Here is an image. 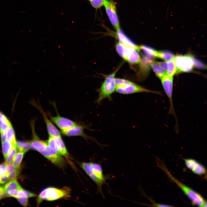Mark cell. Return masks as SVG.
<instances>
[{"mask_svg": "<svg viewBox=\"0 0 207 207\" xmlns=\"http://www.w3.org/2000/svg\"><path fill=\"white\" fill-rule=\"evenodd\" d=\"M11 125L10 122H7L0 119V132L6 131Z\"/></svg>", "mask_w": 207, "mask_h": 207, "instance_id": "4dcf8cb0", "label": "cell"}, {"mask_svg": "<svg viewBox=\"0 0 207 207\" xmlns=\"http://www.w3.org/2000/svg\"><path fill=\"white\" fill-rule=\"evenodd\" d=\"M81 166L86 174L95 183L97 187V192L103 197L102 187L106 184L108 179V175L103 174L102 167L100 164L93 162H83Z\"/></svg>", "mask_w": 207, "mask_h": 207, "instance_id": "6da1fadb", "label": "cell"}, {"mask_svg": "<svg viewBox=\"0 0 207 207\" xmlns=\"http://www.w3.org/2000/svg\"><path fill=\"white\" fill-rule=\"evenodd\" d=\"M70 194V189L67 187L61 189L53 187H46L41 191L37 199V206H39L44 200L53 201L61 198H68Z\"/></svg>", "mask_w": 207, "mask_h": 207, "instance_id": "3957f363", "label": "cell"}, {"mask_svg": "<svg viewBox=\"0 0 207 207\" xmlns=\"http://www.w3.org/2000/svg\"><path fill=\"white\" fill-rule=\"evenodd\" d=\"M151 67L157 76L161 78L166 74V71L162 68L157 63L152 62L150 63Z\"/></svg>", "mask_w": 207, "mask_h": 207, "instance_id": "d6986e66", "label": "cell"}, {"mask_svg": "<svg viewBox=\"0 0 207 207\" xmlns=\"http://www.w3.org/2000/svg\"><path fill=\"white\" fill-rule=\"evenodd\" d=\"M167 63L166 74L169 76H172L176 72V69L174 60L167 62Z\"/></svg>", "mask_w": 207, "mask_h": 207, "instance_id": "484cf974", "label": "cell"}, {"mask_svg": "<svg viewBox=\"0 0 207 207\" xmlns=\"http://www.w3.org/2000/svg\"><path fill=\"white\" fill-rule=\"evenodd\" d=\"M48 145L59 153L61 155L68 156V154L66 146L60 137H49L47 141Z\"/></svg>", "mask_w": 207, "mask_h": 207, "instance_id": "8fae6325", "label": "cell"}, {"mask_svg": "<svg viewBox=\"0 0 207 207\" xmlns=\"http://www.w3.org/2000/svg\"><path fill=\"white\" fill-rule=\"evenodd\" d=\"M35 106L42 115L46 125L49 137L61 136V133L59 131L53 124L50 119H49L48 118L47 113L43 111L40 106H39L36 104Z\"/></svg>", "mask_w": 207, "mask_h": 207, "instance_id": "5bb4252c", "label": "cell"}, {"mask_svg": "<svg viewBox=\"0 0 207 207\" xmlns=\"http://www.w3.org/2000/svg\"><path fill=\"white\" fill-rule=\"evenodd\" d=\"M7 163L5 162L0 165V178L6 175V166Z\"/></svg>", "mask_w": 207, "mask_h": 207, "instance_id": "1f68e13d", "label": "cell"}, {"mask_svg": "<svg viewBox=\"0 0 207 207\" xmlns=\"http://www.w3.org/2000/svg\"><path fill=\"white\" fill-rule=\"evenodd\" d=\"M184 160L187 167L191 170L198 163L197 161L193 159L186 158L184 159Z\"/></svg>", "mask_w": 207, "mask_h": 207, "instance_id": "83f0119b", "label": "cell"}, {"mask_svg": "<svg viewBox=\"0 0 207 207\" xmlns=\"http://www.w3.org/2000/svg\"><path fill=\"white\" fill-rule=\"evenodd\" d=\"M25 152H17L12 162V164L16 168H19Z\"/></svg>", "mask_w": 207, "mask_h": 207, "instance_id": "603a6c76", "label": "cell"}, {"mask_svg": "<svg viewBox=\"0 0 207 207\" xmlns=\"http://www.w3.org/2000/svg\"><path fill=\"white\" fill-rule=\"evenodd\" d=\"M16 146L19 152H25L30 148V141H18L16 142Z\"/></svg>", "mask_w": 207, "mask_h": 207, "instance_id": "7402d4cb", "label": "cell"}, {"mask_svg": "<svg viewBox=\"0 0 207 207\" xmlns=\"http://www.w3.org/2000/svg\"><path fill=\"white\" fill-rule=\"evenodd\" d=\"M116 48L118 54L129 63L136 64L141 61L139 55L135 49L125 46L119 42L116 44Z\"/></svg>", "mask_w": 207, "mask_h": 207, "instance_id": "5b68a950", "label": "cell"}, {"mask_svg": "<svg viewBox=\"0 0 207 207\" xmlns=\"http://www.w3.org/2000/svg\"><path fill=\"white\" fill-rule=\"evenodd\" d=\"M140 50H141L145 54L149 57H156L158 51L150 47L145 45L139 46Z\"/></svg>", "mask_w": 207, "mask_h": 207, "instance_id": "44dd1931", "label": "cell"}, {"mask_svg": "<svg viewBox=\"0 0 207 207\" xmlns=\"http://www.w3.org/2000/svg\"><path fill=\"white\" fill-rule=\"evenodd\" d=\"M6 140L16 145V140L15 132L12 126L11 125L6 131Z\"/></svg>", "mask_w": 207, "mask_h": 207, "instance_id": "d4e9b609", "label": "cell"}, {"mask_svg": "<svg viewBox=\"0 0 207 207\" xmlns=\"http://www.w3.org/2000/svg\"><path fill=\"white\" fill-rule=\"evenodd\" d=\"M93 7L96 9L103 6L105 0H88Z\"/></svg>", "mask_w": 207, "mask_h": 207, "instance_id": "f546056e", "label": "cell"}, {"mask_svg": "<svg viewBox=\"0 0 207 207\" xmlns=\"http://www.w3.org/2000/svg\"><path fill=\"white\" fill-rule=\"evenodd\" d=\"M160 79L163 89L170 102V107L168 114H172L174 115L176 120L177 117L174 108L172 97L173 77L166 74L163 76Z\"/></svg>", "mask_w": 207, "mask_h": 207, "instance_id": "52a82bcc", "label": "cell"}, {"mask_svg": "<svg viewBox=\"0 0 207 207\" xmlns=\"http://www.w3.org/2000/svg\"><path fill=\"white\" fill-rule=\"evenodd\" d=\"M2 153L5 159L13 147L16 146V145L7 140L2 142Z\"/></svg>", "mask_w": 207, "mask_h": 207, "instance_id": "ac0fdd59", "label": "cell"}, {"mask_svg": "<svg viewBox=\"0 0 207 207\" xmlns=\"http://www.w3.org/2000/svg\"><path fill=\"white\" fill-rule=\"evenodd\" d=\"M157 63L163 69L166 71L167 69V63L165 62H157Z\"/></svg>", "mask_w": 207, "mask_h": 207, "instance_id": "e575fe53", "label": "cell"}, {"mask_svg": "<svg viewBox=\"0 0 207 207\" xmlns=\"http://www.w3.org/2000/svg\"><path fill=\"white\" fill-rule=\"evenodd\" d=\"M32 131V139L30 141V148L41 153L48 146L47 141L40 139L35 133L34 130Z\"/></svg>", "mask_w": 207, "mask_h": 207, "instance_id": "2e32d148", "label": "cell"}, {"mask_svg": "<svg viewBox=\"0 0 207 207\" xmlns=\"http://www.w3.org/2000/svg\"><path fill=\"white\" fill-rule=\"evenodd\" d=\"M115 91L122 94H129L136 93L147 92L160 94L158 92L153 91L131 81L128 84L121 87H115Z\"/></svg>", "mask_w": 207, "mask_h": 207, "instance_id": "30bf717a", "label": "cell"}, {"mask_svg": "<svg viewBox=\"0 0 207 207\" xmlns=\"http://www.w3.org/2000/svg\"><path fill=\"white\" fill-rule=\"evenodd\" d=\"M22 188L16 179L10 180L4 186V198L12 197L16 191Z\"/></svg>", "mask_w": 207, "mask_h": 207, "instance_id": "9a60e30c", "label": "cell"}, {"mask_svg": "<svg viewBox=\"0 0 207 207\" xmlns=\"http://www.w3.org/2000/svg\"><path fill=\"white\" fill-rule=\"evenodd\" d=\"M191 170L195 174L199 175H204L206 173V170L204 166L199 162Z\"/></svg>", "mask_w": 207, "mask_h": 207, "instance_id": "4316f807", "label": "cell"}, {"mask_svg": "<svg viewBox=\"0 0 207 207\" xmlns=\"http://www.w3.org/2000/svg\"><path fill=\"white\" fill-rule=\"evenodd\" d=\"M36 196L37 195L35 194L25 190L22 188L18 190L15 198H28Z\"/></svg>", "mask_w": 207, "mask_h": 207, "instance_id": "cb8c5ba5", "label": "cell"}, {"mask_svg": "<svg viewBox=\"0 0 207 207\" xmlns=\"http://www.w3.org/2000/svg\"><path fill=\"white\" fill-rule=\"evenodd\" d=\"M17 149L16 146L12 149L6 158L5 162L7 164L11 163L17 152Z\"/></svg>", "mask_w": 207, "mask_h": 207, "instance_id": "f1b7e54d", "label": "cell"}, {"mask_svg": "<svg viewBox=\"0 0 207 207\" xmlns=\"http://www.w3.org/2000/svg\"><path fill=\"white\" fill-rule=\"evenodd\" d=\"M4 198V186L0 185V200Z\"/></svg>", "mask_w": 207, "mask_h": 207, "instance_id": "d590c367", "label": "cell"}, {"mask_svg": "<svg viewBox=\"0 0 207 207\" xmlns=\"http://www.w3.org/2000/svg\"><path fill=\"white\" fill-rule=\"evenodd\" d=\"M16 198L20 204L23 206L26 207L28 205V198Z\"/></svg>", "mask_w": 207, "mask_h": 207, "instance_id": "d6a6232c", "label": "cell"}, {"mask_svg": "<svg viewBox=\"0 0 207 207\" xmlns=\"http://www.w3.org/2000/svg\"><path fill=\"white\" fill-rule=\"evenodd\" d=\"M53 104L55 109L57 115L55 116H53L48 113L47 114L52 122L57 126L61 132L67 130L77 124L75 121L60 115L57 112L55 104L53 103Z\"/></svg>", "mask_w": 207, "mask_h": 207, "instance_id": "ba28073f", "label": "cell"}, {"mask_svg": "<svg viewBox=\"0 0 207 207\" xmlns=\"http://www.w3.org/2000/svg\"><path fill=\"white\" fill-rule=\"evenodd\" d=\"M174 61L176 69V73L191 71L193 66L192 57L188 55L175 56Z\"/></svg>", "mask_w": 207, "mask_h": 207, "instance_id": "8992f818", "label": "cell"}, {"mask_svg": "<svg viewBox=\"0 0 207 207\" xmlns=\"http://www.w3.org/2000/svg\"><path fill=\"white\" fill-rule=\"evenodd\" d=\"M40 153L55 165L61 166L64 164V160L61 154L48 145Z\"/></svg>", "mask_w": 207, "mask_h": 207, "instance_id": "4fadbf2b", "label": "cell"}, {"mask_svg": "<svg viewBox=\"0 0 207 207\" xmlns=\"http://www.w3.org/2000/svg\"><path fill=\"white\" fill-rule=\"evenodd\" d=\"M116 31V36L119 42L125 46L133 48L137 51L140 50L139 46L127 37L120 28Z\"/></svg>", "mask_w": 207, "mask_h": 207, "instance_id": "e0dca14e", "label": "cell"}, {"mask_svg": "<svg viewBox=\"0 0 207 207\" xmlns=\"http://www.w3.org/2000/svg\"><path fill=\"white\" fill-rule=\"evenodd\" d=\"M119 68V67L108 75L97 90L99 96L96 102L98 105L104 99H107L110 101L112 100V95L115 90V76Z\"/></svg>", "mask_w": 207, "mask_h": 207, "instance_id": "277c9868", "label": "cell"}, {"mask_svg": "<svg viewBox=\"0 0 207 207\" xmlns=\"http://www.w3.org/2000/svg\"><path fill=\"white\" fill-rule=\"evenodd\" d=\"M7 175H5L0 178V184H3L7 183L9 180Z\"/></svg>", "mask_w": 207, "mask_h": 207, "instance_id": "836d02e7", "label": "cell"}, {"mask_svg": "<svg viewBox=\"0 0 207 207\" xmlns=\"http://www.w3.org/2000/svg\"><path fill=\"white\" fill-rule=\"evenodd\" d=\"M85 129H88L87 126L78 123L74 126L64 131L61 132L64 136L68 137L79 136L83 137L86 140L91 139L96 141L93 138L87 135L84 132Z\"/></svg>", "mask_w": 207, "mask_h": 207, "instance_id": "7c38bea8", "label": "cell"}, {"mask_svg": "<svg viewBox=\"0 0 207 207\" xmlns=\"http://www.w3.org/2000/svg\"><path fill=\"white\" fill-rule=\"evenodd\" d=\"M103 6L109 19L116 30L120 28L115 3L113 0H105Z\"/></svg>", "mask_w": 207, "mask_h": 207, "instance_id": "9c48e42d", "label": "cell"}, {"mask_svg": "<svg viewBox=\"0 0 207 207\" xmlns=\"http://www.w3.org/2000/svg\"><path fill=\"white\" fill-rule=\"evenodd\" d=\"M153 206H157V207H169V206H172L170 205H168L167 204L154 203L153 204Z\"/></svg>", "mask_w": 207, "mask_h": 207, "instance_id": "8d00e7d4", "label": "cell"}, {"mask_svg": "<svg viewBox=\"0 0 207 207\" xmlns=\"http://www.w3.org/2000/svg\"><path fill=\"white\" fill-rule=\"evenodd\" d=\"M175 55L171 52L168 51H158L156 57L163 59L166 62L174 60Z\"/></svg>", "mask_w": 207, "mask_h": 207, "instance_id": "ffe728a7", "label": "cell"}, {"mask_svg": "<svg viewBox=\"0 0 207 207\" xmlns=\"http://www.w3.org/2000/svg\"><path fill=\"white\" fill-rule=\"evenodd\" d=\"M160 166L168 177L181 189L193 205L201 207L207 206L206 201L200 193L176 179L172 175L164 165L161 164Z\"/></svg>", "mask_w": 207, "mask_h": 207, "instance_id": "7a4b0ae2", "label": "cell"}]
</instances>
